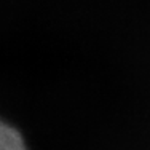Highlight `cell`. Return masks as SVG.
<instances>
[{"instance_id": "6da1fadb", "label": "cell", "mask_w": 150, "mask_h": 150, "mask_svg": "<svg viewBox=\"0 0 150 150\" xmlns=\"http://www.w3.org/2000/svg\"><path fill=\"white\" fill-rule=\"evenodd\" d=\"M0 150H27L16 129L0 121Z\"/></svg>"}]
</instances>
